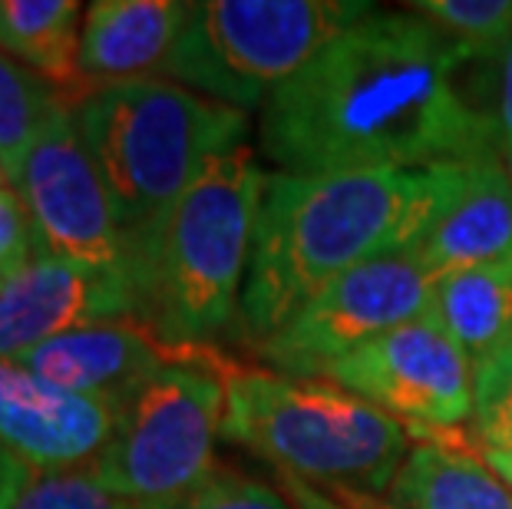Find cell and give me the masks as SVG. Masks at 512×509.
I'll return each mask as SVG.
<instances>
[{
  "label": "cell",
  "mask_w": 512,
  "mask_h": 509,
  "mask_svg": "<svg viewBox=\"0 0 512 509\" xmlns=\"http://www.w3.org/2000/svg\"><path fill=\"white\" fill-rule=\"evenodd\" d=\"M473 60L410 7L367 10L261 106V156L294 176L483 156L496 149V126L460 86Z\"/></svg>",
  "instance_id": "6da1fadb"
},
{
  "label": "cell",
  "mask_w": 512,
  "mask_h": 509,
  "mask_svg": "<svg viewBox=\"0 0 512 509\" xmlns=\"http://www.w3.org/2000/svg\"><path fill=\"white\" fill-rule=\"evenodd\" d=\"M466 162L324 176L268 172L235 324L238 338L255 348L334 278L410 252L450 209L466 179Z\"/></svg>",
  "instance_id": "7a4b0ae2"
},
{
  "label": "cell",
  "mask_w": 512,
  "mask_h": 509,
  "mask_svg": "<svg viewBox=\"0 0 512 509\" xmlns=\"http://www.w3.org/2000/svg\"><path fill=\"white\" fill-rule=\"evenodd\" d=\"M265 176L252 146L235 149L129 238L136 318L176 351L215 348L235 331Z\"/></svg>",
  "instance_id": "3957f363"
},
{
  "label": "cell",
  "mask_w": 512,
  "mask_h": 509,
  "mask_svg": "<svg viewBox=\"0 0 512 509\" xmlns=\"http://www.w3.org/2000/svg\"><path fill=\"white\" fill-rule=\"evenodd\" d=\"M225 384L222 437L278 473L318 486L390 490L410 453V427L321 377H288L268 367L215 357Z\"/></svg>",
  "instance_id": "277c9868"
},
{
  "label": "cell",
  "mask_w": 512,
  "mask_h": 509,
  "mask_svg": "<svg viewBox=\"0 0 512 509\" xmlns=\"http://www.w3.org/2000/svg\"><path fill=\"white\" fill-rule=\"evenodd\" d=\"M73 123L133 238L179 202L215 162L248 146V113L152 77L100 86Z\"/></svg>",
  "instance_id": "5b68a950"
},
{
  "label": "cell",
  "mask_w": 512,
  "mask_h": 509,
  "mask_svg": "<svg viewBox=\"0 0 512 509\" xmlns=\"http://www.w3.org/2000/svg\"><path fill=\"white\" fill-rule=\"evenodd\" d=\"M374 4L361 0H205L189 17L162 80L252 113Z\"/></svg>",
  "instance_id": "8992f818"
},
{
  "label": "cell",
  "mask_w": 512,
  "mask_h": 509,
  "mask_svg": "<svg viewBox=\"0 0 512 509\" xmlns=\"http://www.w3.org/2000/svg\"><path fill=\"white\" fill-rule=\"evenodd\" d=\"M215 357L219 351L205 348L159 367L116 407L113 437L90 473L119 500L166 506L212 476L225 417Z\"/></svg>",
  "instance_id": "52a82bcc"
},
{
  "label": "cell",
  "mask_w": 512,
  "mask_h": 509,
  "mask_svg": "<svg viewBox=\"0 0 512 509\" xmlns=\"http://www.w3.org/2000/svg\"><path fill=\"white\" fill-rule=\"evenodd\" d=\"M433 275L413 252L387 255L357 265L255 344V357L268 371L288 377H324L337 361L364 348L367 341L423 318Z\"/></svg>",
  "instance_id": "ba28073f"
},
{
  "label": "cell",
  "mask_w": 512,
  "mask_h": 509,
  "mask_svg": "<svg viewBox=\"0 0 512 509\" xmlns=\"http://www.w3.org/2000/svg\"><path fill=\"white\" fill-rule=\"evenodd\" d=\"M7 182L34 219L43 255L129 268V235L113 192L73 123V110L43 129Z\"/></svg>",
  "instance_id": "9c48e42d"
},
{
  "label": "cell",
  "mask_w": 512,
  "mask_h": 509,
  "mask_svg": "<svg viewBox=\"0 0 512 509\" xmlns=\"http://www.w3.org/2000/svg\"><path fill=\"white\" fill-rule=\"evenodd\" d=\"M321 381L364 397L410 427L460 430L473 417V364L427 318L367 341Z\"/></svg>",
  "instance_id": "30bf717a"
},
{
  "label": "cell",
  "mask_w": 512,
  "mask_h": 509,
  "mask_svg": "<svg viewBox=\"0 0 512 509\" xmlns=\"http://www.w3.org/2000/svg\"><path fill=\"white\" fill-rule=\"evenodd\" d=\"M136 318L129 268L83 265L37 255L0 288V361H24L30 351L86 324Z\"/></svg>",
  "instance_id": "8fae6325"
},
{
  "label": "cell",
  "mask_w": 512,
  "mask_h": 509,
  "mask_svg": "<svg viewBox=\"0 0 512 509\" xmlns=\"http://www.w3.org/2000/svg\"><path fill=\"white\" fill-rule=\"evenodd\" d=\"M113 427L110 400L63 391L20 361H0V450L34 476L93 467Z\"/></svg>",
  "instance_id": "7c38bea8"
},
{
  "label": "cell",
  "mask_w": 512,
  "mask_h": 509,
  "mask_svg": "<svg viewBox=\"0 0 512 509\" xmlns=\"http://www.w3.org/2000/svg\"><path fill=\"white\" fill-rule=\"evenodd\" d=\"M195 354L199 351H176L139 318H116L60 334L30 351L20 364L63 391L100 397L119 407L159 367L189 361Z\"/></svg>",
  "instance_id": "4fadbf2b"
},
{
  "label": "cell",
  "mask_w": 512,
  "mask_h": 509,
  "mask_svg": "<svg viewBox=\"0 0 512 509\" xmlns=\"http://www.w3.org/2000/svg\"><path fill=\"white\" fill-rule=\"evenodd\" d=\"M189 4L179 0H96L80 34V77L86 90L152 80L166 73Z\"/></svg>",
  "instance_id": "5bb4252c"
},
{
  "label": "cell",
  "mask_w": 512,
  "mask_h": 509,
  "mask_svg": "<svg viewBox=\"0 0 512 509\" xmlns=\"http://www.w3.org/2000/svg\"><path fill=\"white\" fill-rule=\"evenodd\" d=\"M410 252L433 281L512 258V172L496 149L466 162V179L450 209Z\"/></svg>",
  "instance_id": "9a60e30c"
},
{
  "label": "cell",
  "mask_w": 512,
  "mask_h": 509,
  "mask_svg": "<svg viewBox=\"0 0 512 509\" xmlns=\"http://www.w3.org/2000/svg\"><path fill=\"white\" fill-rule=\"evenodd\" d=\"M410 440L387 490L394 509H512V490L489 470L470 433L410 427Z\"/></svg>",
  "instance_id": "2e32d148"
},
{
  "label": "cell",
  "mask_w": 512,
  "mask_h": 509,
  "mask_svg": "<svg viewBox=\"0 0 512 509\" xmlns=\"http://www.w3.org/2000/svg\"><path fill=\"white\" fill-rule=\"evenodd\" d=\"M423 318L437 324L476 371L512 341V258L437 278Z\"/></svg>",
  "instance_id": "e0dca14e"
},
{
  "label": "cell",
  "mask_w": 512,
  "mask_h": 509,
  "mask_svg": "<svg viewBox=\"0 0 512 509\" xmlns=\"http://www.w3.org/2000/svg\"><path fill=\"white\" fill-rule=\"evenodd\" d=\"M83 17L76 0H0V53L50 80L70 110L90 96L80 77Z\"/></svg>",
  "instance_id": "ac0fdd59"
},
{
  "label": "cell",
  "mask_w": 512,
  "mask_h": 509,
  "mask_svg": "<svg viewBox=\"0 0 512 509\" xmlns=\"http://www.w3.org/2000/svg\"><path fill=\"white\" fill-rule=\"evenodd\" d=\"M67 110V100L50 80L0 53V172L7 179L43 129Z\"/></svg>",
  "instance_id": "d6986e66"
},
{
  "label": "cell",
  "mask_w": 512,
  "mask_h": 509,
  "mask_svg": "<svg viewBox=\"0 0 512 509\" xmlns=\"http://www.w3.org/2000/svg\"><path fill=\"white\" fill-rule=\"evenodd\" d=\"M410 10L460 40L479 60L499 63L512 40V0H413Z\"/></svg>",
  "instance_id": "ffe728a7"
},
{
  "label": "cell",
  "mask_w": 512,
  "mask_h": 509,
  "mask_svg": "<svg viewBox=\"0 0 512 509\" xmlns=\"http://www.w3.org/2000/svg\"><path fill=\"white\" fill-rule=\"evenodd\" d=\"M470 440L479 450H512V341L473 371Z\"/></svg>",
  "instance_id": "44dd1931"
},
{
  "label": "cell",
  "mask_w": 512,
  "mask_h": 509,
  "mask_svg": "<svg viewBox=\"0 0 512 509\" xmlns=\"http://www.w3.org/2000/svg\"><path fill=\"white\" fill-rule=\"evenodd\" d=\"M10 509H159L146 503H129L119 500L106 486L86 470L70 473H50L34 476L24 490H20L17 503Z\"/></svg>",
  "instance_id": "7402d4cb"
},
{
  "label": "cell",
  "mask_w": 512,
  "mask_h": 509,
  "mask_svg": "<svg viewBox=\"0 0 512 509\" xmlns=\"http://www.w3.org/2000/svg\"><path fill=\"white\" fill-rule=\"evenodd\" d=\"M159 509H294V503L285 490H275L255 476L215 467L209 480L195 486L189 496Z\"/></svg>",
  "instance_id": "603a6c76"
},
{
  "label": "cell",
  "mask_w": 512,
  "mask_h": 509,
  "mask_svg": "<svg viewBox=\"0 0 512 509\" xmlns=\"http://www.w3.org/2000/svg\"><path fill=\"white\" fill-rule=\"evenodd\" d=\"M43 255L40 235L34 229L27 205L20 202L14 186H0V288L10 285L24 268Z\"/></svg>",
  "instance_id": "cb8c5ba5"
},
{
  "label": "cell",
  "mask_w": 512,
  "mask_h": 509,
  "mask_svg": "<svg viewBox=\"0 0 512 509\" xmlns=\"http://www.w3.org/2000/svg\"><path fill=\"white\" fill-rule=\"evenodd\" d=\"M278 490H285L294 509H394L374 493L351 490V486H318L285 473H278Z\"/></svg>",
  "instance_id": "d4e9b609"
},
{
  "label": "cell",
  "mask_w": 512,
  "mask_h": 509,
  "mask_svg": "<svg viewBox=\"0 0 512 509\" xmlns=\"http://www.w3.org/2000/svg\"><path fill=\"white\" fill-rule=\"evenodd\" d=\"M493 126H496V153L512 172V40L506 43L503 57L496 63V110H493Z\"/></svg>",
  "instance_id": "484cf974"
},
{
  "label": "cell",
  "mask_w": 512,
  "mask_h": 509,
  "mask_svg": "<svg viewBox=\"0 0 512 509\" xmlns=\"http://www.w3.org/2000/svg\"><path fill=\"white\" fill-rule=\"evenodd\" d=\"M34 480V473L27 467H20L14 457H7L4 450H0V509H10L17 503L20 490Z\"/></svg>",
  "instance_id": "4316f807"
},
{
  "label": "cell",
  "mask_w": 512,
  "mask_h": 509,
  "mask_svg": "<svg viewBox=\"0 0 512 509\" xmlns=\"http://www.w3.org/2000/svg\"><path fill=\"white\" fill-rule=\"evenodd\" d=\"M483 457L489 463V470L512 490V450H483Z\"/></svg>",
  "instance_id": "83f0119b"
},
{
  "label": "cell",
  "mask_w": 512,
  "mask_h": 509,
  "mask_svg": "<svg viewBox=\"0 0 512 509\" xmlns=\"http://www.w3.org/2000/svg\"><path fill=\"white\" fill-rule=\"evenodd\" d=\"M4 179H7V176H4V172H0V186H4Z\"/></svg>",
  "instance_id": "f1b7e54d"
}]
</instances>
